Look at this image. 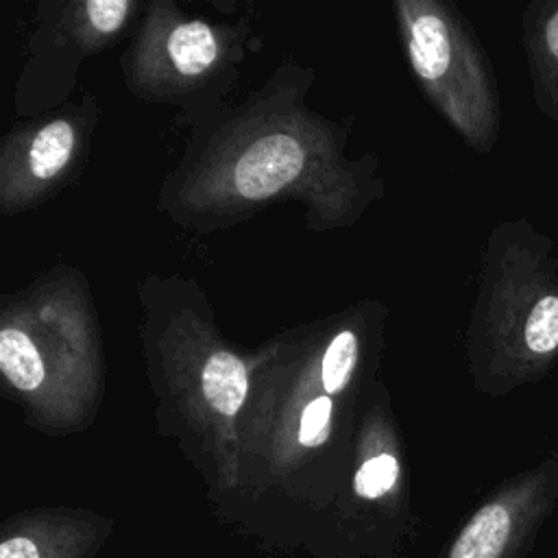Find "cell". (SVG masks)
<instances>
[{
  "mask_svg": "<svg viewBox=\"0 0 558 558\" xmlns=\"http://www.w3.org/2000/svg\"><path fill=\"white\" fill-rule=\"evenodd\" d=\"M296 87L279 83L277 72L248 102L196 135L163 185L161 207L185 227L216 229L272 198L299 196L312 229L351 222L375 194L373 166L342 155L344 140L305 109V89Z\"/></svg>",
  "mask_w": 558,
  "mask_h": 558,
  "instance_id": "6da1fadb",
  "label": "cell"
},
{
  "mask_svg": "<svg viewBox=\"0 0 558 558\" xmlns=\"http://www.w3.org/2000/svg\"><path fill=\"white\" fill-rule=\"evenodd\" d=\"M146 371L159 432L203 475L214 501L240 486V427L251 364L220 336L196 283L153 277L142 288Z\"/></svg>",
  "mask_w": 558,
  "mask_h": 558,
  "instance_id": "7a4b0ae2",
  "label": "cell"
},
{
  "mask_svg": "<svg viewBox=\"0 0 558 558\" xmlns=\"http://www.w3.org/2000/svg\"><path fill=\"white\" fill-rule=\"evenodd\" d=\"M0 373L28 425L63 436L92 425L102 399V340L85 277L50 270L0 312Z\"/></svg>",
  "mask_w": 558,
  "mask_h": 558,
  "instance_id": "3957f363",
  "label": "cell"
},
{
  "mask_svg": "<svg viewBox=\"0 0 558 558\" xmlns=\"http://www.w3.org/2000/svg\"><path fill=\"white\" fill-rule=\"evenodd\" d=\"M466 360L475 388L490 397L541 381L558 362V253L523 218L488 235Z\"/></svg>",
  "mask_w": 558,
  "mask_h": 558,
  "instance_id": "277c9868",
  "label": "cell"
},
{
  "mask_svg": "<svg viewBox=\"0 0 558 558\" xmlns=\"http://www.w3.org/2000/svg\"><path fill=\"white\" fill-rule=\"evenodd\" d=\"M410 68L442 118L477 153L499 140V89L475 33L456 7L438 0L395 2Z\"/></svg>",
  "mask_w": 558,
  "mask_h": 558,
  "instance_id": "5b68a950",
  "label": "cell"
},
{
  "mask_svg": "<svg viewBox=\"0 0 558 558\" xmlns=\"http://www.w3.org/2000/svg\"><path fill=\"white\" fill-rule=\"evenodd\" d=\"M240 59V35L181 15L172 2H153L122 70L129 89L144 102L192 109L211 89L229 87Z\"/></svg>",
  "mask_w": 558,
  "mask_h": 558,
  "instance_id": "8992f818",
  "label": "cell"
},
{
  "mask_svg": "<svg viewBox=\"0 0 558 558\" xmlns=\"http://www.w3.org/2000/svg\"><path fill=\"white\" fill-rule=\"evenodd\" d=\"M390 418L379 401L364 412L349 482L333 510L340 532L349 536V549L377 558L397 551L405 532H412L403 447Z\"/></svg>",
  "mask_w": 558,
  "mask_h": 558,
  "instance_id": "52a82bcc",
  "label": "cell"
},
{
  "mask_svg": "<svg viewBox=\"0 0 558 558\" xmlns=\"http://www.w3.org/2000/svg\"><path fill=\"white\" fill-rule=\"evenodd\" d=\"M140 7L131 0H85L52 4V17H41L31 37V59L15 89V107L31 113L35 107L57 102L72 89L74 72L83 57L107 46Z\"/></svg>",
  "mask_w": 558,
  "mask_h": 558,
  "instance_id": "ba28073f",
  "label": "cell"
},
{
  "mask_svg": "<svg viewBox=\"0 0 558 558\" xmlns=\"http://www.w3.org/2000/svg\"><path fill=\"white\" fill-rule=\"evenodd\" d=\"M96 122V105L89 98L52 116L15 126L0 153V209L4 216L26 211L70 179V172L87 153Z\"/></svg>",
  "mask_w": 558,
  "mask_h": 558,
  "instance_id": "9c48e42d",
  "label": "cell"
},
{
  "mask_svg": "<svg viewBox=\"0 0 558 558\" xmlns=\"http://www.w3.org/2000/svg\"><path fill=\"white\" fill-rule=\"evenodd\" d=\"M558 506V449L504 480L458 527L442 558H527Z\"/></svg>",
  "mask_w": 558,
  "mask_h": 558,
  "instance_id": "30bf717a",
  "label": "cell"
},
{
  "mask_svg": "<svg viewBox=\"0 0 558 558\" xmlns=\"http://www.w3.org/2000/svg\"><path fill=\"white\" fill-rule=\"evenodd\" d=\"M113 527V517L87 508L17 510L0 525V558H96Z\"/></svg>",
  "mask_w": 558,
  "mask_h": 558,
  "instance_id": "8fae6325",
  "label": "cell"
},
{
  "mask_svg": "<svg viewBox=\"0 0 558 558\" xmlns=\"http://www.w3.org/2000/svg\"><path fill=\"white\" fill-rule=\"evenodd\" d=\"M521 26L534 102L558 124V0L530 2Z\"/></svg>",
  "mask_w": 558,
  "mask_h": 558,
  "instance_id": "7c38bea8",
  "label": "cell"
}]
</instances>
